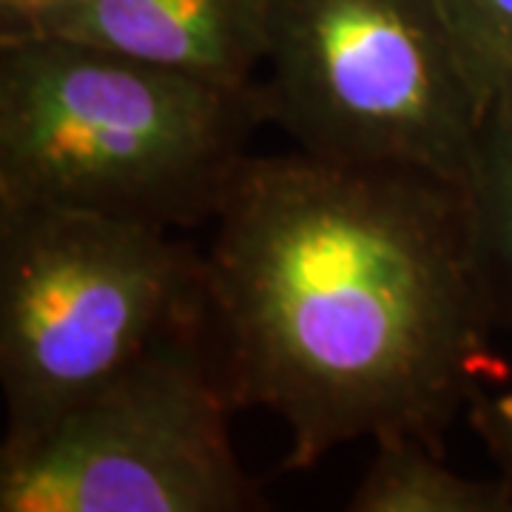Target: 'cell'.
<instances>
[{"mask_svg":"<svg viewBox=\"0 0 512 512\" xmlns=\"http://www.w3.org/2000/svg\"><path fill=\"white\" fill-rule=\"evenodd\" d=\"M205 254L208 325L239 410L288 427V470L413 436L444 456L481 396L493 319L461 185L305 151L248 154Z\"/></svg>","mask_w":512,"mask_h":512,"instance_id":"obj_1","label":"cell"},{"mask_svg":"<svg viewBox=\"0 0 512 512\" xmlns=\"http://www.w3.org/2000/svg\"><path fill=\"white\" fill-rule=\"evenodd\" d=\"M265 123L259 80L225 86L69 40H0V208L197 228L214 222Z\"/></svg>","mask_w":512,"mask_h":512,"instance_id":"obj_2","label":"cell"},{"mask_svg":"<svg viewBox=\"0 0 512 512\" xmlns=\"http://www.w3.org/2000/svg\"><path fill=\"white\" fill-rule=\"evenodd\" d=\"M168 234L80 211L0 208V450L40 436L154 342L208 316L205 256Z\"/></svg>","mask_w":512,"mask_h":512,"instance_id":"obj_3","label":"cell"},{"mask_svg":"<svg viewBox=\"0 0 512 512\" xmlns=\"http://www.w3.org/2000/svg\"><path fill=\"white\" fill-rule=\"evenodd\" d=\"M265 66L299 151L464 183L481 109L436 0H268Z\"/></svg>","mask_w":512,"mask_h":512,"instance_id":"obj_4","label":"cell"},{"mask_svg":"<svg viewBox=\"0 0 512 512\" xmlns=\"http://www.w3.org/2000/svg\"><path fill=\"white\" fill-rule=\"evenodd\" d=\"M237 410L205 316L0 450V512L259 510L231 444Z\"/></svg>","mask_w":512,"mask_h":512,"instance_id":"obj_5","label":"cell"},{"mask_svg":"<svg viewBox=\"0 0 512 512\" xmlns=\"http://www.w3.org/2000/svg\"><path fill=\"white\" fill-rule=\"evenodd\" d=\"M23 37L83 43L248 86L265 66L268 0H0V40Z\"/></svg>","mask_w":512,"mask_h":512,"instance_id":"obj_6","label":"cell"},{"mask_svg":"<svg viewBox=\"0 0 512 512\" xmlns=\"http://www.w3.org/2000/svg\"><path fill=\"white\" fill-rule=\"evenodd\" d=\"M461 194L484 305L512 333V77L478 114Z\"/></svg>","mask_w":512,"mask_h":512,"instance_id":"obj_7","label":"cell"},{"mask_svg":"<svg viewBox=\"0 0 512 512\" xmlns=\"http://www.w3.org/2000/svg\"><path fill=\"white\" fill-rule=\"evenodd\" d=\"M373 444L376 456L350 495V512H512L507 476H461L413 436H384Z\"/></svg>","mask_w":512,"mask_h":512,"instance_id":"obj_8","label":"cell"},{"mask_svg":"<svg viewBox=\"0 0 512 512\" xmlns=\"http://www.w3.org/2000/svg\"><path fill=\"white\" fill-rule=\"evenodd\" d=\"M453 37L461 69L476 94L478 109L487 106L512 77V0H436Z\"/></svg>","mask_w":512,"mask_h":512,"instance_id":"obj_9","label":"cell"},{"mask_svg":"<svg viewBox=\"0 0 512 512\" xmlns=\"http://www.w3.org/2000/svg\"><path fill=\"white\" fill-rule=\"evenodd\" d=\"M470 419L481 441L487 444L490 456L512 481V384L493 396L481 393L470 404Z\"/></svg>","mask_w":512,"mask_h":512,"instance_id":"obj_10","label":"cell"}]
</instances>
